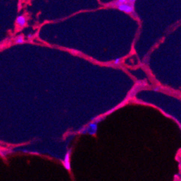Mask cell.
Wrapping results in <instances>:
<instances>
[{"label":"cell","mask_w":181,"mask_h":181,"mask_svg":"<svg viewBox=\"0 0 181 181\" xmlns=\"http://www.w3.org/2000/svg\"><path fill=\"white\" fill-rule=\"evenodd\" d=\"M97 129H98L97 123L96 122L91 123V124H89L87 126H86V127L83 128V129H80V133H89V134L90 135H94L95 133H96V131H97Z\"/></svg>","instance_id":"7a4b0ae2"},{"label":"cell","mask_w":181,"mask_h":181,"mask_svg":"<svg viewBox=\"0 0 181 181\" xmlns=\"http://www.w3.org/2000/svg\"><path fill=\"white\" fill-rule=\"evenodd\" d=\"M119 64H120V59H117L114 61V64L118 65Z\"/></svg>","instance_id":"52a82bcc"},{"label":"cell","mask_w":181,"mask_h":181,"mask_svg":"<svg viewBox=\"0 0 181 181\" xmlns=\"http://www.w3.org/2000/svg\"><path fill=\"white\" fill-rule=\"evenodd\" d=\"M158 89H159V88H155V89H154V90H155V91H158Z\"/></svg>","instance_id":"ba28073f"},{"label":"cell","mask_w":181,"mask_h":181,"mask_svg":"<svg viewBox=\"0 0 181 181\" xmlns=\"http://www.w3.org/2000/svg\"><path fill=\"white\" fill-rule=\"evenodd\" d=\"M70 153H71V149L68 150L65 155L64 160H63V165L67 170H70L71 166H70Z\"/></svg>","instance_id":"3957f363"},{"label":"cell","mask_w":181,"mask_h":181,"mask_svg":"<svg viewBox=\"0 0 181 181\" xmlns=\"http://www.w3.org/2000/svg\"><path fill=\"white\" fill-rule=\"evenodd\" d=\"M128 1V0H117V1L116 3V5L119 4H121V3H125V2H127V1Z\"/></svg>","instance_id":"8992f818"},{"label":"cell","mask_w":181,"mask_h":181,"mask_svg":"<svg viewBox=\"0 0 181 181\" xmlns=\"http://www.w3.org/2000/svg\"><path fill=\"white\" fill-rule=\"evenodd\" d=\"M26 18L25 16H23V15H20V16H18L16 18V21H15V22H16V25L18 28H23L24 26L26 25Z\"/></svg>","instance_id":"277c9868"},{"label":"cell","mask_w":181,"mask_h":181,"mask_svg":"<svg viewBox=\"0 0 181 181\" xmlns=\"http://www.w3.org/2000/svg\"><path fill=\"white\" fill-rule=\"evenodd\" d=\"M116 6L119 10L125 12V13L130 14L134 12V1H128L127 2L121 3Z\"/></svg>","instance_id":"6da1fadb"},{"label":"cell","mask_w":181,"mask_h":181,"mask_svg":"<svg viewBox=\"0 0 181 181\" xmlns=\"http://www.w3.org/2000/svg\"><path fill=\"white\" fill-rule=\"evenodd\" d=\"M25 42V37L23 35H20V36H17L15 37V39H14V43L15 44H22Z\"/></svg>","instance_id":"5b68a950"}]
</instances>
